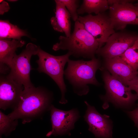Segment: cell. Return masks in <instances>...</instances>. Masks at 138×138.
<instances>
[{"label":"cell","mask_w":138,"mask_h":138,"mask_svg":"<svg viewBox=\"0 0 138 138\" xmlns=\"http://www.w3.org/2000/svg\"><path fill=\"white\" fill-rule=\"evenodd\" d=\"M53 100L52 93L44 87L24 88L18 105L8 115L13 119H21L23 124L30 122L49 110Z\"/></svg>","instance_id":"obj_1"},{"label":"cell","mask_w":138,"mask_h":138,"mask_svg":"<svg viewBox=\"0 0 138 138\" xmlns=\"http://www.w3.org/2000/svg\"><path fill=\"white\" fill-rule=\"evenodd\" d=\"M100 65V60L95 57L88 61L69 59L64 75L75 93L79 96L85 95L89 91L88 84L100 85L95 74Z\"/></svg>","instance_id":"obj_2"},{"label":"cell","mask_w":138,"mask_h":138,"mask_svg":"<svg viewBox=\"0 0 138 138\" xmlns=\"http://www.w3.org/2000/svg\"><path fill=\"white\" fill-rule=\"evenodd\" d=\"M59 39V42L53 45V49L67 50L76 57L92 59L99 48L98 41L78 21L75 22L73 31L69 37L61 36Z\"/></svg>","instance_id":"obj_3"},{"label":"cell","mask_w":138,"mask_h":138,"mask_svg":"<svg viewBox=\"0 0 138 138\" xmlns=\"http://www.w3.org/2000/svg\"><path fill=\"white\" fill-rule=\"evenodd\" d=\"M37 55L39 59L36 61L38 64L37 70L40 73L46 74L55 82L61 93L59 103H66L67 101L65 97L66 88L64 78V68L72 53L68 52L64 55L55 56L45 52L40 48Z\"/></svg>","instance_id":"obj_4"},{"label":"cell","mask_w":138,"mask_h":138,"mask_svg":"<svg viewBox=\"0 0 138 138\" xmlns=\"http://www.w3.org/2000/svg\"><path fill=\"white\" fill-rule=\"evenodd\" d=\"M102 77L106 94L101 98L106 100L104 103L110 102L116 106L126 107L131 106L138 99L136 94H133L128 87L114 77L109 72L105 71Z\"/></svg>","instance_id":"obj_5"},{"label":"cell","mask_w":138,"mask_h":138,"mask_svg":"<svg viewBox=\"0 0 138 138\" xmlns=\"http://www.w3.org/2000/svg\"><path fill=\"white\" fill-rule=\"evenodd\" d=\"M40 47L32 43H28L25 49L19 55L14 56L8 75L22 84L24 88L34 85L30 79V74L32 69L30 59L33 55H37Z\"/></svg>","instance_id":"obj_6"},{"label":"cell","mask_w":138,"mask_h":138,"mask_svg":"<svg viewBox=\"0 0 138 138\" xmlns=\"http://www.w3.org/2000/svg\"><path fill=\"white\" fill-rule=\"evenodd\" d=\"M138 34L123 30L110 36L106 44L99 48L96 54L105 59L120 56L137 40Z\"/></svg>","instance_id":"obj_7"},{"label":"cell","mask_w":138,"mask_h":138,"mask_svg":"<svg viewBox=\"0 0 138 138\" xmlns=\"http://www.w3.org/2000/svg\"><path fill=\"white\" fill-rule=\"evenodd\" d=\"M78 21L98 41L99 48L115 32L109 16L105 13L96 15L90 14L84 16H79Z\"/></svg>","instance_id":"obj_8"},{"label":"cell","mask_w":138,"mask_h":138,"mask_svg":"<svg viewBox=\"0 0 138 138\" xmlns=\"http://www.w3.org/2000/svg\"><path fill=\"white\" fill-rule=\"evenodd\" d=\"M51 121L52 130L47 134L49 137L69 135L70 132L74 127V124L80 117L79 113L76 109L65 111L55 108L52 104L50 107Z\"/></svg>","instance_id":"obj_9"},{"label":"cell","mask_w":138,"mask_h":138,"mask_svg":"<svg viewBox=\"0 0 138 138\" xmlns=\"http://www.w3.org/2000/svg\"><path fill=\"white\" fill-rule=\"evenodd\" d=\"M24 89L23 85L7 75L0 77V108L14 110L18 105Z\"/></svg>","instance_id":"obj_10"},{"label":"cell","mask_w":138,"mask_h":138,"mask_svg":"<svg viewBox=\"0 0 138 138\" xmlns=\"http://www.w3.org/2000/svg\"><path fill=\"white\" fill-rule=\"evenodd\" d=\"M87 109L84 116L88 130L99 138H112V123L109 117L99 113L95 107L85 101Z\"/></svg>","instance_id":"obj_11"},{"label":"cell","mask_w":138,"mask_h":138,"mask_svg":"<svg viewBox=\"0 0 138 138\" xmlns=\"http://www.w3.org/2000/svg\"><path fill=\"white\" fill-rule=\"evenodd\" d=\"M109 16L114 29L122 30L128 24L138 25V7L132 3L109 6Z\"/></svg>","instance_id":"obj_12"},{"label":"cell","mask_w":138,"mask_h":138,"mask_svg":"<svg viewBox=\"0 0 138 138\" xmlns=\"http://www.w3.org/2000/svg\"><path fill=\"white\" fill-rule=\"evenodd\" d=\"M105 66L115 78L128 86L129 83L138 77V71L134 69L120 56L105 59Z\"/></svg>","instance_id":"obj_13"},{"label":"cell","mask_w":138,"mask_h":138,"mask_svg":"<svg viewBox=\"0 0 138 138\" xmlns=\"http://www.w3.org/2000/svg\"><path fill=\"white\" fill-rule=\"evenodd\" d=\"M25 42L21 39H0V72L1 75L9 73L13 59L17 49L21 47Z\"/></svg>","instance_id":"obj_14"},{"label":"cell","mask_w":138,"mask_h":138,"mask_svg":"<svg viewBox=\"0 0 138 138\" xmlns=\"http://www.w3.org/2000/svg\"><path fill=\"white\" fill-rule=\"evenodd\" d=\"M55 1V15L51 18V24L54 30L64 32L66 37H68L71 34L70 15L64 4L60 0Z\"/></svg>","instance_id":"obj_15"},{"label":"cell","mask_w":138,"mask_h":138,"mask_svg":"<svg viewBox=\"0 0 138 138\" xmlns=\"http://www.w3.org/2000/svg\"><path fill=\"white\" fill-rule=\"evenodd\" d=\"M107 0H84L77 10L78 14L94 13L96 15L109 9Z\"/></svg>","instance_id":"obj_16"},{"label":"cell","mask_w":138,"mask_h":138,"mask_svg":"<svg viewBox=\"0 0 138 138\" xmlns=\"http://www.w3.org/2000/svg\"><path fill=\"white\" fill-rule=\"evenodd\" d=\"M24 36H28L25 31L11 24L8 20H0V39L19 40Z\"/></svg>","instance_id":"obj_17"},{"label":"cell","mask_w":138,"mask_h":138,"mask_svg":"<svg viewBox=\"0 0 138 138\" xmlns=\"http://www.w3.org/2000/svg\"><path fill=\"white\" fill-rule=\"evenodd\" d=\"M18 119H13L8 115L0 111V138L2 135L6 137L9 136L18 125Z\"/></svg>","instance_id":"obj_18"},{"label":"cell","mask_w":138,"mask_h":138,"mask_svg":"<svg viewBox=\"0 0 138 138\" xmlns=\"http://www.w3.org/2000/svg\"><path fill=\"white\" fill-rule=\"evenodd\" d=\"M122 59L134 69L138 70V41L137 40L120 56Z\"/></svg>","instance_id":"obj_19"},{"label":"cell","mask_w":138,"mask_h":138,"mask_svg":"<svg viewBox=\"0 0 138 138\" xmlns=\"http://www.w3.org/2000/svg\"><path fill=\"white\" fill-rule=\"evenodd\" d=\"M65 5L72 20L78 21L79 16L77 10L79 1L77 0H60Z\"/></svg>","instance_id":"obj_20"},{"label":"cell","mask_w":138,"mask_h":138,"mask_svg":"<svg viewBox=\"0 0 138 138\" xmlns=\"http://www.w3.org/2000/svg\"><path fill=\"white\" fill-rule=\"evenodd\" d=\"M127 113L138 128V106L133 110L127 112Z\"/></svg>","instance_id":"obj_21"},{"label":"cell","mask_w":138,"mask_h":138,"mask_svg":"<svg viewBox=\"0 0 138 138\" xmlns=\"http://www.w3.org/2000/svg\"><path fill=\"white\" fill-rule=\"evenodd\" d=\"M128 86L131 90H133L136 92L138 99V77L130 82Z\"/></svg>","instance_id":"obj_22"},{"label":"cell","mask_w":138,"mask_h":138,"mask_svg":"<svg viewBox=\"0 0 138 138\" xmlns=\"http://www.w3.org/2000/svg\"><path fill=\"white\" fill-rule=\"evenodd\" d=\"M134 1L130 0H107L109 6L114 4H123L128 3H132Z\"/></svg>","instance_id":"obj_23"},{"label":"cell","mask_w":138,"mask_h":138,"mask_svg":"<svg viewBox=\"0 0 138 138\" xmlns=\"http://www.w3.org/2000/svg\"><path fill=\"white\" fill-rule=\"evenodd\" d=\"M10 9V7L7 2L3 1L0 5V13L1 15H3L5 12L8 11Z\"/></svg>","instance_id":"obj_24"},{"label":"cell","mask_w":138,"mask_h":138,"mask_svg":"<svg viewBox=\"0 0 138 138\" xmlns=\"http://www.w3.org/2000/svg\"><path fill=\"white\" fill-rule=\"evenodd\" d=\"M134 5L135 6L138 7V2L137 3L134 4Z\"/></svg>","instance_id":"obj_25"},{"label":"cell","mask_w":138,"mask_h":138,"mask_svg":"<svg viewBox=\"0 0 138 138\" xmlns=\"http://www.w3.org/2000/svg\"><path fill=\"white\" fill-rule=\"evenodd\" d=\"M8 1H9V2H15L16 1H17V0H8Z\"/></svg>","instance_id":"obj_26"},{"label":"cell","mask_w":138,"mask_h":138,"mask_svg":"<svg viewBox=\"0 0 138 138\" xmlns=\"http://www.w3.org/2000/svg\"><path fill=\"white\" fill-rule=\"evenodd\" d=\"M3 0H0V3H2L3 2Z\"/></svg>","instance_id":"obj_27"},{"label":"cell","mask_w":138,"mask_h":138,"mask_svg":"<svg viewBox=\"0 0 138 138\" xmlns=\"http://www.w3.org/2000/svg\"><path fill=\"white\" fill-rule=\"evenodd\" d=\"M137 41H138V38H137Z\"/></svg>","instance_id":"obj_28"}]
</instances>
